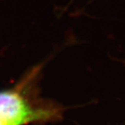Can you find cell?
<instances>
[{"mask_svg": "<svg viewBox=\"0 0 125 125\" xmlns=\"http://www.w3.org/2000/svg\"><path fill=\"white\" fill-rule=\"evenodd\" d=\"M0 125H14V124H12V123H10V122L4 120V118H2V117H0Z\"/></svg>", "mask_w": 125, "mask_h": 125, "instance_id": "cell-1", "label": "cell"}]
</instances>
